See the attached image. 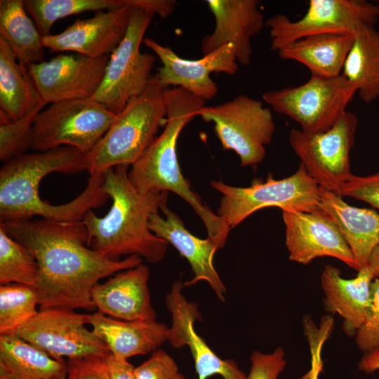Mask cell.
I'll return each instance as SVG.
<instances>
[{
	"label": "cell",
	"instance_id": "6da1fadb",
	"mask_svg": "<svg viewBox=\"0 0 379 379\" xmlns=\"http://www.w3.org/2000/svg\"><path fill=\"white\" fill-rule=\"evenodd\" d=\"M6 233L27 248L39 265L32 287L40 309L61 307L92 311L93 288L98 281L142 263L133 255L111 260L88 246L83 220L62 222L46 219L0 223Z\"/></svg>",
	"mask_w": 379,
	"mask_h": 379
},
{
	"label": "cell",
	"instance_id": "7a4b0ae2",
	"mask_svg": "<svg viewBox=\"0 0 379 379\" xmlns=\"http://www.w3.org/2000/svg\"><path fill=\"white\" fill-rule=\"evenodd\" d=\"M86 170V154L71 146L26 153L5 163L0 169L1 222L31 219L36 215L62 222L82 221L90 210L105 204L101 175H91L84 191L73 200L52 205L39 197V186L47 175L76 174Z\"/></svg>",
	"mask_w": 379,
	"mask_h": 379
},
{
	"label": "cell",
	"instance_id": "3957f363",
	"mask_svg": "<svg viewBox=\"0 0 379 379\" xmlns=\"http://www.w3.org/2000/svg\"><path fill=\"white\" fill-rule=\"evenodd\" d=\"M128 166H117L102 173V190L112 204L102 218L92 210L85 215L88 246L111 260L136 255L157 263L168 244L151 232L148 222L150 215L167 203L168 192H140L129 178Z\"/></svg>",
	"mask_w": 379,
	"mask_h": 379
},
{
	"label": "cell",
	"instance_id": "277c9868",
	"mask_svg": "<svg viewBox=\"0 0 379 379\" xmlns=\"http://www.w3.org/2000/svg\"><path fill=\"white\" fill-rule=\"evenodd\" d=\"M167 116L165 127L141 158L132 165L129 178L142 193L173 192L185 200L203 221L208 237L222 248L230 227L191 190L182 175L176 151L178 136L183 128L205 105V100L180 87L165 90Z\"/></svg>",
	"mask_w": 379,
	"mask_h": 379
},
{
	"label": "cell",
	"instance_id": "5b68a950",
	"mask_svg": "<svg viewBox=\"0 0 379 379\" xmlns=\"http://www.w3.org/2000/svg\"><path fill=\"white\" fill-rule=\"evenodd\" d=\"M165 90L153 76L145 90L116 115L110 128L86 154L90 175L133 165L144 154L167 116Z\"/></svg>",
	"mask_w": 379,
	"mask_h": 379
},
{
	"label": "cell",
	"instance_id": "8992f818",
	"mask_svg": "<svg viewBox=\"0 0 379 379\" xmlns=\"http://www.w3.org/2000/svg\"><path fill=\"white\" fill-rule=\"evenodd\" d=\"M222 194L218 215L230 229L248 216L267 207L282 212H310L319 208L320 187L300 164L291 175L277 180L269 175L265 182L255 180L247 187H234L221 181L211 182Z\"/></svg>",
	"mask_w": 379,
	"mask_h": 379
},
{
	"label": "cell",
	"instance_id": "52a82bcc",
	"mask_svg": "<svg viewBox=\"0 0 379 379\" xmlns=\"http://www.w3.org/2000/svg\"><path fill=\"white\" fill-rule=\"evenodd\" d=\"M131 6L126 33L109 55L103 80L92 98L115 115L147 87L153 77L151 72L156 60L153 54L140 51L145 33L154 14L139 6Z\"/></svg>",
	"mask_w": 379,
	"mask_h": 379
},
{
	"label": "cell",
	"instance_id": "ba28073f",
	"mask_svg": "<svg viewBox=\"0 0 379 379\" xmlns=\"http://www.w3.org/2000/svg\"><path fill=\"white\" fill-rule=\"evenodd\" d=\"M116 115L93 98L50 104L36 117L32 149L71 146L87 154L105 135Z\"/></svg>",
	"mask_w": 379,
	"mask_h": 379
},
{
	"label": "cell",
	"instance_id": "9c48e42d",
	"mask_svg": "<svg viewBox=\"0 0 379 379\" xmlns=\"http://www.w3.org/2000/svg\"><path fill=\"white\" fill-rule=\"evenodd\" d=\"M357 93L342 75L333 78L311 76L304 84L265 92L262 98L277 113L298 123L307 133L333 126L347 112Z\"/></svg>",
	"mask_w": 379,
	"mask_h": 379
},
{
	"label": "cell",
	"instance_id": "30bf717a",
	"mask_svg": "<svg viewBox=\"0 0 379 379\" xmlns=\"http://www.w3.org/2000/svg\"><path fill=\"white\" fill-rule=\"evenodd\" d=\"M197 116L214 124L215 133L223 149L234 151L242 166L262 161L275 124L271 110L261 101L239 95L219 105H204Z\"/></svg>",
	"mask_w": 379,
	"mask_h": 379
},
{
	"label": "cell",
	"instance_id": "8fae6325",
	"mask_svg": "<svg viewBox=\"0 0 379 379\" xmlns=\"http://www.w3.org/2000/svg\"><path fill=\"white\" fill-rule=\"evenodd\" d=\"M379 20V5L366 0H310L305 15L291 20L275 14L266 20L270 49L277 52L305 36L321 34L354 36L364 26H375Z\"/></svg>",
	"mask_w": 379,
	"mask_h": 379
},
{
	"label": "cell",
	"instance_id": "7c38bea8",
	"mask_svg": "<svg viewBox=\"0 0 379 379\" xmlns=\"http://www.w3.org/2000/svg\"><path fill=\"white\" fill-rule=\"evenodd\" d=\"M358 123L357 116L347 111L325 131H290L291 147L307 174L320 187L338 194L341 187L352 175L350 154Z\"/></svg>",
	"mask_w": 379,
	"mask_h": 379
},
{
	"label": "cell",
	"instance_id": "4fadbf2b",
	"mask_svg": "<svg viewBox=\"0 0 379 379\" xmlns=\"http://www.w3.org/2000/svg\"><path fill=\"white\" fill-rule=\"evenodd\" d=\"M89 314L61 307L40 309L15 335L52 358H104L111 353L88 324Z\"/></svg>",
	"mask_w": 379,
	"mask_h": 379
},
{
	"label": "cell",
	"instance_id": "5bb4252c",
	"mask_svg": "<svg viewBox=\"0 0 379 379\" xmlns=\"http://www.w3.org/2000/svg\"><path fill=\"white\" fill-rule=\"evenodd\" d=\"M109 55L90 58L59 54L28 69L41 100L47 105L92 98L99 88Z\"/></svg>",
	"mask_w": 379,
	"mask_h": 379
},
{
	"label": "cell",
	"instance_id": "9a60e30c",
	"mask_svg": "<svg viewBox=\"0 0 379 379\" xmlns=\"http://www.w3.org/2000/svg\"><path fill=\"white\" fill-rule=\"evenodd\" d=\"M143 43L162 64L154 77L164 88L180 87L205 101L218 93V86L210 76L212 72L232 75L238 70L232 44L225 45L199 59L191 60L180 57L170 47L151 38L145 37Z\"/></svg>",
	"mask_w": 379,
	"mask_h": 379
},
{
	"label": "cell",
	"instance_id": "2e32d148",
	"mask_svg": "<svg viewBox=\"0 0 379 379\" xmlns=\"http://www.w3.org/2000/svg\"><path fill=\"white\" fill-rule=\"evenodd\" d=\"M285 242L291 261L307 265L332 257L357 270L354 257L333 220L319 208L310 212H282Z\"/></svg>",
	"mask_w": 379,
	"mask_h": 379
},
{
	"label": "cell",
	"instance_id": "e0dca14e",
	"mask_svg": "<svg viewBox=\"0 0 379 379\" xmlns=\"http://www.w3.org/2000/svg\"><path fill=\"white\" fill-rule=\"evenodd\" d=\"M183 287L180 280L175 281L166 297V306L171 316L167 341L176 349L189 347L198 379H208L215 375L222 379H246V374L234 360L219 357L196 332L194 322L202 318L197 304L185 297Z\"/></svg>",
	"mask_w": 379,
	"mask_h": 379
},
{
	"label": "cell",
	"instance_id": "ac0fdd59",
	"mask_svg": "<svg viewBox=\"0 0 379 379\" xmlns=\"http://www.w3.org/2000/svg\"><path fill=\"white\" fill-rule=\"evenodd\" d=\"M96 12L92 18L77 20L60 33L42 37L52 51H72L90 58L110 55L124 39L130 21L131 5Z\"/></svg>",
	"mask_w": 379,
	"mask_h": 379
},
{
	"label": "cell",
	"instance_id": "d6986e66",
	"mask_svg": "<svg viewBox=\"0 0 379 379\" xmlns=\"http://www.w3.org/2000/svg\"><path fill=\"white\" fill-rule=\"evenodd\" d=\"M215 20L213 32L201 41L203 55L232 44L239 63L248 65L251 60V39L259 34L266 20L257 0H208Z\"/></svg>",
	"mask_w": 379,
	"mask_h": 379
},
{
	"label": "cell",
	"instance_id": "ffe728a7",
	"mask_svg": "<svg viewBox=\"0 0 379 379\" xmlns=\"http://www.w3.org/2000/svg\"><path fill=\"white\" fill-rule=\"evenodd\" d=\"M160 210L165 217H161L158 211L152 213L148 226L152 233L172 244L189 262L194 276L183 286H191L199 281H205L217 298L225 302L226 287L213 265L214 254L219 249L218 245L208 237L202 239L190 233L180 217L167 206L166 203L161 206Z\"/></svg>",
	"mask_w": 379,
	"mask_h": 379
},
{
	"label": "cell",
	"instance_id": "44dd1931",
	"mask_svg": "<svg viewBox=\"0 0 379 379\" xmlns=\"http://www.w3.org/2000/svg\"><path fill=\"white\" fill-rule=\"evenodd\" d=\"M149 270L140 264L119 272L92 289L91 300L99 312L125 321H153L157 313L148 288Z\"/></svg>",
	"mask_w": 379,
	"mask_h": 379
},
{
	"label": "cell",
	"instance_id": "7402d4cb",
	"mask_svg": "<svg viewBox=\"0 0 379 379\" xmlns=\"http://www.w3.org/2000/svg\"><path fill=\"white\" fill-rule=\"evenodd\" d=\"M319 208L338 227L354 257L357 271L367 267L379 246V213L351 206L341 196L321 187Z\"/></svg>",
	"mask_w": 379,
	"mask_h": 379
},
{
	"label": "cell",
	"instance_id": "603a6c76",
	"mask_svg": "<svg viewBox=\"0 0 379 379\" xmlns=\"http://www.w3.org/2000/svg\"><path fill=\"white\" fill-rule=\"evenodd\" d=\"M374 277L367 267L358 271L352 279H345L336 267L327 265L321 276L328 311L338 314L344 319V330L356 334L366 319L371 299V284Z\"/></svg>",
	"mask_w": 379,
	"mask_h": 379
},
{
	"label": "cell",
	"instance_id": "cb8c5ba5",
	"mask_svg": "<svg viewBox=\"0 0 379 379\" xmlns=\"http://www.w3.org/2000/svg\"><path fill=\"white\" fill-rule=\"evenodd\" d=\"M88 324L114 357L128 359L154 352L167 341L168 327L153 321H125L99 312L89 314Z\"/></svg>",
	"mask_w": 379,
	"mask_h": 379
},
{
	"label": "cell",
	"instance_id": "d4e9b609",
	"mask_svg": "<svg viewBox=\"0 0 379 379\" xmlns=\"http://www.w3.org/2000/svg\"><path fill=\"white\" fill-rule=\"evenodd\" d=\"M354 38L344 34L311 35L286 45L277 53L282 60L302 64L311 76L333 78L342 74Z\"/></svg>",
	"mask_w": 379,
	"mask_h": 379
},
{
	"label": "cell",
	"instance_id": "484cf974",
	"mask_svg": "<svg viewBox=\"0 0 379 379\" xmlns=\"http://www.w3.org/2000/svg\"><path fill=\"white\" fill-rule=\"evenodd\" d=\"M65 361L56 360L15 334L0 335V379H66Z\"/></svg>",
	"mask_w": 379,
	"mask_h": 379
},
{
	"label": "cell",
	"instance_id": "4316f807",
	"mask_svg": "<svg viewBox=\"0 0 379 379\" xmlns=\"http://www.w3.org/2000/svg\"><path fill=\"white\" fill-rule=\"evenodd\" d=\"M44 103L28 67L0 37V115L16 121Z\"/></svg>",
	"mask_w": 379,
	"mask_h": 379
},
{
	"label": "cell",
	"instance_id": "83f0119b",
	"mask_svg": "<svg viewBox=\"0 0 379 379\" xmlns=\"http://www.w3.org/2000/svg\"><path fill=\"white\" fill-rule=\"evenodd\" d=\"M341 74L363 102L379 98V32L375 26H364L354 35Z\"/></svg>",
	"mask_w": 379,
	"mask_h": 379
},
{
	"label": "cell",
	"instance_id": "f1b7e54d",
	"mask_svg": "<svg viewBox=\"0 0 379 379\" xmlns=\"http://www.w3.org/2000/svg\"><path fill=\"white\" fill-rule=\"evenodd\" d=\"M27 14L24 0L0 1V37L27 67L42 62L44 55L42 36Z\"/></svg>",
	"mask_w": 379,
	"mask_h": 379
},
{
	"label": "cell",
	"instance_id": "f546056e",
	"mask_svg": "<svg viewBox=\"0 0 379 379\" xmlns=\"http://www.w3.org/2000/svg\"><path fill=\"white\" fill-rule=\"evenodd\" d=\"M124 4V0H24L25 10L42 37L51 34L53 25L63 18L111 10Z\"/></svg>",
	"mask_w": 379,
	"mask_h": 379
},
{
	"label": "cell",
	"instance_id": "4dcf8cb0",
	"mask_svg": "<svg viewBox=\"0 0 379 379\" xmlns=\"http://www.w3.org/2000/svg\"><path fill=\"white\" fill-rule=\"evenodd\" d=\"M38 277L34 255L0 227V284L15 283L33 287Z\"/></svg>",
	"mask_w": 379,
	"mask_h": 379
},
{
	"label": "cell",
	"instance_id": "1f68e13d",
	"mask_svg": "<svg viewBox=\"0 0 379 379\" xmlns=\"http://www.w3.org/2000/svg\"><path fill=\"white\" fill-rule=\"evenodd\" d=\"M38 296L32 287L15 283L0 286V335L14 334L39 310Z\"/></svg>",
	"mask_w": 379,
	"mask_h": 379
},
{
	"label": "cell",
	"instance_id": "d6a6232c",
	"mask_svg": "<svg viewBox=\"0 0 379 379\" xmlns=\"http://www.w3.org/2000/svg\"><path fill=\"white\" fill-rule=\"evenodd\" d=\"M41 104L16 121L0 116V160L5 163L26 154L32 147L33 125L36 115L44 109Z\"/></svg>",
	"mask_w": 379,
	"mask_h": 379
},
{
	"label": "cell",
	"instance_id": "836d02e7",
	"mask_svg": "<svg viewBox=\"0 0 379 379\" xmlns=\"http://www.w3.org/2000/svg\"><path fill=\"white\" fill-rule=\"evenodd\" d=\"M135 379H185L173 357L157 349L150 357L134 368Z\"/></svg>",
	"mask_w": 379,
	"mask_h": 379
},
{
	"label": "cell",
	"instance_id": "e575fe53",
	"mask_svg": "<svg viewBox=\"0 0 379 379\" xmlns=\"http://www.w3.org/2000/svg\"><path fill=\"white\" fill-rule=\"evenodd\" d=\"M355 335L357 347L365 353L379 347V278L372 281L368 312Z\"/></svg>",
	"mask_w": 379,
	"mask_h": 379
},
{
	"label": "cell",
	"instance_id": "d590c367",
	"mask_svg": "<svg viewBox=\"0 0 379 379\" xmlns=\"http://www.w3.org/2000/svg\"><path fill=\"white\" fill-rule=\"evenodd\" d=\"M284 357L281 347L271 353L253 352L250 357L251 367L246 379H278L286 365Z\"/></svg>",
	"mask_w": 379,
	"mask_h": 379
},
{
	"label": "cell",
	"instance_id": "8d00e7d4",
	"mask_svg": "<svg viewBox=\"0 0 379 379\" xmlns=\"http://www.w3.org/2000/svg\"><path fill=\"white\" fill-rule=\"evenodd\" d=\"M338 195L366 202L379 213V171L368 176L352 174L341 187Z\"/></svg>",
	"mask_w": 379,
	"mask_h": 379
},
{
	"label": "cell",
	"instance_id": "74e56055",
	"mask_svg": "<svg viewBox=\"0 0 379 379\" xmlns=\"http://www.w3.org/2000/svg\"><path fill=\"white\" fill-rule=\"evenodd\" d=\"M102 359L103 358L68 359L66 379H107L103 370Z\"/></svg>",
	"mask_w": 379,
	"mask_h": 379
},
{
	"label": "cell",
	"instance_id": "f35d334b",
	"mask_svg": "<svg viewBox=\"0 0 379 379\" xmlns=\"http://www.w3.org/2000/svg\"><path fill=\"white\" fill-rule=\"evenodd\" d=\"M102 366L107 379H135V367L126 359L110 354L103 358Z\"/></svg>",
	"mask_w": 379,
	"mask_h": 379
},
{
	"label": "cell",
	"instance_id": "ab89813d",
	"mask_svg": "<svg viewBox=\"0 0 379 379\" xmlns=\"http://www.w3.org/2000/svg\"><path fill=\"white\" fill-rule=\"evenodd\" d=\"M126 1L131 5L150 11L163 19L173 13L176 4L175 0H126Z\"/></svg>",
	"mask_w": 379,
	"mask_h": 379
},
{
	"label": "cell",
	"instance_id": "60d3db41",
	"mask_svg": "<svg viewBox=\"0 0 379 379\" xmlns=\"http://www.w3.org/2000/svg\"><path fill=\"white\" fill-rule=\"evenodd\" d=\"M359 369L368 373L379 370V347L364 354L359 363Z\"/></svg>",
	"mask_w": 379,
	"mask_h": 379
},
{
	"label": "cell",
	"instance_id": "b9f144b4",
	"mask_svg": "<svg viewBox=\"0 0 379 379\" xmlns=\"http://www.w3.org/2000/svg\"><path fill=\"white\" fill-rule=\"evenodd\" d=\"M368 267L372 272L374 279L379 278V246H378L373 252Z\"/></svg>",
	"mask_w": 379,
	"mask_h": 379
}]
</instances>
